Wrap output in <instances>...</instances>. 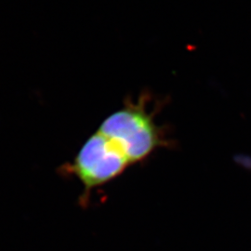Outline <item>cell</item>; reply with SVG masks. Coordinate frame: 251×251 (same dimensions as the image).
I'll return each instance as SVG.
<instances>
[{
	"label": "cell",
	"instance_id": "2",
	"mask_svg": "<svg viewBox=\"0 0 251 251\" xmlns=\"http://www.w3.org/2000/svg\"><path fill=\"white\" fill-rule=\"evenodd\" d=\"M129 164L125 155L105 136H90L71 166L87 190L95 188L121 174Z\"/></svg>",
	"mask_w": 251,
	"mask_h": 251
},
{
	"label": "cell",
	"instance_id": "1",
	"mask_svg": "<svg viewBox=\"0 0 251 251\" xmlns=\"http://www.w3.org/2000/svg\"><path fill=\"white\" fill-rule=\"evenodd\" d=\"M149 99L145 93L137 101L126 100L124 106L105 118L98 130L129 163L147 157L162 144L160 127L154 123L153 113L147 110Z\"/></svg>",
	"mask_w": 251,
	"mask_h": 251
}]
</instances>
